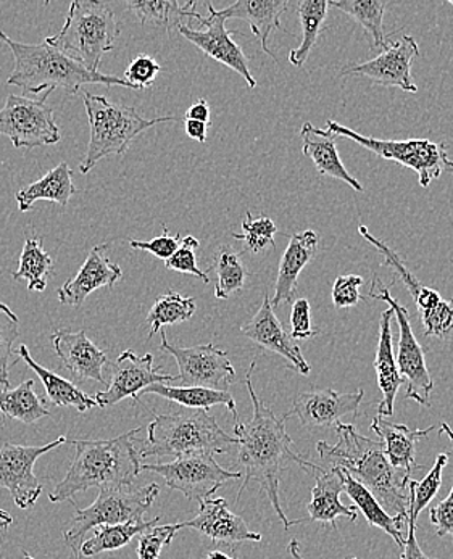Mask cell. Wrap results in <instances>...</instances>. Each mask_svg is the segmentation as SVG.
<instances>
[{
    "mask_svg": "<svg viewBox=\"0 0 453 559\" xmlns=\"http://www.w3.org/2000/svg\"><path fill=\"white\" fill-rule=\"evenodd\" d=\"M162 67L154 57L138 56L124 71L123 80L134 87V91L148 90L155 83V78L160 73Z\"/></svg>",
    "mask_w": 453,
    "mask_h": 559,
    "instance_id": "cell-46",
    "label": "cell"
},
{
    "mask_svg": "<svg viewBox=\"0 0 453 559\" xmlns=\"http://www.w3.org/2000/svg\"><path fill=\"white\" fill-rule=\"evenodd\" d=\"M306 471L312 473L317 480L312 490V501L307 507L309 518L306 521H314V523L337 528L339 518L357 520V508L346 507L341 501V493L344 492L343 471L337 467L317 466L313 463H307Z\"/></svg>",
    "mask_w": 453,
    "mask_h": 559,
    "instance_id": "cell-21",
    "label": "cell"
},
{
    "mask_svg": "<svg viewBox=\"0 0 453 559\" xmlns=\"http://www.w3.org/2000/svg\"><path fill=\"white\" fill-rule=\"evenodd\" d=\"M344 474V492L355 503V508L363 513L365 520L373 527L385 532L398 547H405L407 540L408 518L391 516L388 511L381 507L380 501L373 497L361 484H358L349 474Z\"/></svg>",
    "mask_w": 453,
    "mask_h": 559,
    "instance_id": "cell-29",
    "label": "cell"
},
{
    "mask_svg": "<svg viewBox=\"0 0 453 559\" xmlns=\"http://www.w3.org/2000/svg\"><path fill=\"white\" fill-rule=\"evenodd\" d=\"M320 331L314 330L312 323V308L307 298H299L293 301L290 311V337L297 338L317 337Z\"/></svg>",
    "mask_w": 453,
    "mask_h": 559,
    "instance_id": "cell-48",
    "label": "cell"
},
{
    "mask_svg": "<svg viewBox=\"0 0 453 559\" xmlns=\"http://www.w3.org/2000/svg\"><path fill=\"white\" fill-rule=\"evenodd\" d=\"M0 43L7 44L15 59V67L7 78V84L22 87L23 91L35 96L43 91L52 93L56 90H63L71 96H76L81 87L86 84L121 86L134 91V87L123 78L87 70L83 63L71 59L47 39L40 44H23L16 43L12 37L0 32Z\"/></svg>",
    "mask_w": 453,
    "mask_h": 559,
    "instance_id": "cell-4",
    "label": "cell"
},
{
    "mask_svg": "<svg viewBox=\"0 0 453 559\" xmlns=\"http://www.w3.org/2000/svg\"><path fill=\"white\" fill-rule=\"evenodd\" d=\"M199 246H201V242H199L195 237H181L178 250H176L171 259L165 262V267H167V270L178 271V273L192 274V276H198L199 280L208 284V274L205 273V271L199 270L198 260H195V250L199 249Z\"/></svg>",
    "mask_w": 453,
    "mask_h": 559,
    "instance_id": "cell-44",
    "label": "cell"
},
{
    "mask_svg": "<svg viewBox=\"0 0 453 559\" xmlns=\"http://www.w3.org/2000/svg\"><path fill=\"white\" fill-rule=\"evenodd\" d=\"M241 332L253 344L278 354L299 374L309 376L312 371V366L307 362L299 344L290 337L289 332L284 330L283 323L276 317L269 293L263 296L262 307L259 308L255 317L241 328Z\"/></svg>",
    "mask_w": 453,
    "mask_h": 559,
    "instance_id": "cell-20",
    "label": "cell"
},
{
    "mask_svg": "<svg viewBox=\"0 0 453 559\" xmlns=\"http://www.w3.org/2000/svg\"><path fill=\"white\" fill-rule=\"evenodd\" d=\"M429 521L436 527V534L439 537L453 535V487L448 498L439 501L438 504L429 510Z\"/></svg>",
    "mask_w": 453,
    "mask_h": 559,
    "instance_id": "cell-50",
    "label": "cell"
},
{
    "mask_svg": "<svg viewBox=\"0 0 453 559\" xmlns=\"http://www.w3.org/2000/svg\"><path fill=\"white\" fill-rule=\"evenodd\" d=\"M147 440L142 445L141 459L148 456L226 455L239 445L236 437L219 428L216 419L205 409L157 415L148 425Z\"/></svg>",
    "mask_w": 453,
    "mask_h": 559,
    "instance_id": "cell-5",
    "label": "cell"
},
{
    "mask_svg": "<svg viewBox=\"0 0 453 559\" xmlns=\"http://www.w3.org/2000/svg\"><path fill=\"white\" fill-rule=\"evenodd\" d=\"M207 271L216 274L215 297L228 298L242 290L246 286L247 267L242 262L241 253L235 252L231 247L222 246L216 252L213 263Z\"/></svg>",
    "mask_w": 453,
    "mask_h": 559,
    "instance_id": "cell-39",
    "label": "cell"
},
{
    "mask_svg": "<svg viewBox=\"0 0 453 559\" xmlns=\"http://www.w3.org/2000/svg\"><path fill=\"white\" fill-rule=\"evenodd\" d=\"M50 93L39 100L10 94L0 110V134L12 141L13 147L32 151L36 147L56 145L62 139L52 108L47 105Z\"/></svg>",
    "mask_w": 453,
    "mask_h": 559,
    "instance_id": "cell-11",
    "label": "cell"
},
{
    "mask_svg": "<svg viewBox=\"0 0 453 559\" xmlns=\"http://www.w3.org/2000/svg\"><path fill=\"white\" fill-rule=\"evenodd\" d=\"M195 310H198V307H195L194 298L181 296V294L174 293V290L164 294L152 305L147 320H145V323L151 326L148 337H154L162 328L174 326V324L191 320Z\"/></svg>",
    "mask_w": 453,
    "mask_h": 559,
    "instance_id": "cell-40",
    "label": "cell"
},
{
    "mask_svg": "<svg viewBox=\"0 0 453 559\" xmlns=\"http://www.w3.org/2000/svg\"><path fill=\"white\" fill-rule=\"evenodd\" d=\"M74 192H76V188L73 185V171L69 164L62 162L56 168L50 169L46 176L19 191L16 202H19L22 213L32 210V206L39 200H49V202L59 203L60 206H67Z\"/></svg>",
    "mask_w": 453,
    "mask_h": 559,
    "instance_id": "cell-31",
    "label": "cell"
},
{
    "mask_svg": "<svg viewBox=\"0 0 453 559\" xmlns=\"http://www.w3.org/2000/svg\"><path fill=\"white\" fill-rule=\"evenodd\" d=\"M23 559H35L32 557V555L28 554V551H23Z\"/></svg>",
    "mask_w": 453,
    "mask_h": 559,
    "instance_id": "cell-58",
    "label": "cell"
},
{
    "mask_svg": "<svg viewBox=\"0 0 453 559\" xmlns=\"http://www.w3.org/2000/svg\"><path fill=\"white\" fill-rule=\"evenodd\" d=\"M52 345L57 357L74 378L107 385L104 378L107 355L103 348L91 342L86 331H56L52 334Z\"/></svg>",
    "mask_w": 453,
    "mask_h": 559,
    "instance_id": "cell-23",
    "label": "cell"
},
{
    "mask_svg": "<svg viewBox=\"0 0 453 559\" xmlns=\"http://www.w3.org/2000/svg\"><path fill=\"white\" fill-rule=\"evenodd\" d=\"M327 9H330L327 0H302L297 5L300 23H302V43L297 49L290 50L289 62L294 67L306 66L320 33L323 32Z\"/></svg>",
    "mask_w": 453,
    "mask_h": 559,
    "instance_id": "cell-37",
    "label": "cell"
},
{
    "mask_svg": "<svg viewBox=\"0 0 453 559\" xmlns=\"http://www.w3.org/2000/svg\"><path fill=\"white\" fill-rule=\"evenodd\" d=\"M195 5H198L195 2L181 5L175 0H151V2L131 0V2H127V9L140 19L142 25L151 23L158 28H164L167 33H171V29L182 25V19L198 20L199 22L202 15H199Z\"/></svg>",
    "mask_w": 453,
    "mask_h": 559,
    "instance_id": "cell-34",
    "label": "cell"
},
{
    "mask_svg": "<svg viewBox=\"0 0 453 559\" xmlns=\"http://www.w3.org/2000/svg\"><path fill=\"white\" fill-rule=\"evenodd\" d=\"M336 445L320 440L317 452L323 467H337L365 487L385 510L408 518V484L412 476L389 463L381 440L361 436L351 425L336 426Z\"/></svg>",
    "mask_w": 453,
    "mask_h": 559,
    "instance_id": "cell-2",
    "label": "cell"
},
{
    "mask_svg": "<svg viewBox=\"0 0 453 559\" xmlns=\"http://www.w3.org/2000/svg\"><path fill=\"white\" fill-rule=\"evenodd\" d=\"M111 382L107 391L94 395L99 408L117 405L124 399H133L140 402V394L144 389L154 384H167L175 382L176 376L162 374V368H154V355L134 354L133 350H124L111 365Z\"/></svg>",
    "mask_w": 453,
    "mask_h": 559,
    "instance_id": "cell-15",
    "label": "cell"
},
{
    "mask_svg": "<svg viewBox=\"0 0 453 559\" xmlns=\"http://www.w3.org/2000/svg\"><path fill=\"white\" fill-rule=\"evenodd\" d=\"M363 389L339 394L334 389H312L294 400L293 409L286 413L287 418L296 415L306 428H336L344 416L358 418Z\"/></svg>",
    "mask_w": 453,
    "mask_h": 559,
    "instance_id": "cell-18",
    "label": "cell"
},
{
    "mask_svg": "<svg viewBox=\"0 0 453 559\" xmlns=\"http://www.w3.org/2000/svg\"><path fill=\"white\" fill-rule=\"evenodd\" d=\"M208 124L186 120V134L198 142H207Z\"/></svg>",
    "mask_w": 453,
    "mask_h": 559,
    "instance_id": "cell-53",
    "label": "cell"
},
{
    "mask_svg": "<svg viewBox=\"0 0 453 559\" xmlns=\"http://www.w3.org/2000/svg\"><path fill=\"white\" fill-rule=\"evenodd\" d=\"M392 317H394L392 308L381 313L380 342H378L377 358H374L378 388L383 394V400L378 405V413L383 418L394 415L395 399H397L398 389L404 384L395 361L394 348H392Z\"/></svg>",
    "mask_w": 453,
    "mask_h": 559,
    "instance_id": "cell-28",
    "label": "cell"
},
{
    "mask_svg": "<svg viewBox=\"0 0 453 559\" xmlns=\"http://www.w3.org/2000/svg\"><path fill=\"white\" fill-rule=\"evenodd\" d=\"M449 464L448 453H441L434 461V466L429 471L428 476L418 483L410 480L408 484V498H410V507H408V520L417 523L419 513L434 500L439 489L442 486V473Z\"/></svg>",
    "mask_w": 453,
    "mask_h": 559,
    "instance_id": "cell-41",
    "label": "cell"
},
{
    "mask_svg": "<svg viewBox=\"0 0 453 559\" xmlns=\"http://www.w3.org/2000/svg\"><path fill=\"white\" fill-rule=\"evenodd\" d=\"M287 9H289L287 0H238L233 5L218 10V15L225 20L238 19L249 23L263 52L269 53L275 62H278L275 53L270 50L269 40L275 29L283 28L281 16Z\"/></svg>",
    "mask_w": 453,
    "mask_h": 559,
    "instance_id": "cell-26",
    "label": "cell"
},
{
    "mask_svg": "<svg viewBox=\"0 0 453 559\" xmlns=\"http://www.w3.org/2000/svg\"><path fill=\"white\" fill-rule=\"evenodd\" d=\"M141 471H151L164 477L168 489L178 490L188 500L201 501L212 497L228 480L241 479V473L225 469L212 455L178 456L170 463L141 464Z\"/></svg>",
    "mask_w": 453,
    "mask_h": 559,
    "instance_id": "cell-12",
    "label": "cell"
},
{
    "mask_svg": "<svg viewBox=\"0 0 453 559\" xmlns=\"http://www.w3.org/2000/svg\"><path fill=\"white\" fill-rule=\"evenodd\" d=\"M19 335V317L10 310L9 305L0 304V385L3 389H10L9 361Z\"/></svg>",
    "mask_w": 453,
    "mask_h": 559,
    "instance_id": "cell-43",
    "label": "cell"
},
{
    "mask_svg": "<svg viewBox=\"0 0 453 559\" xmlns=\"http://www.w3.org/2000/svg\"><path fill=\"white\" fill-rule=\"evenodd\" d=\"M0 416L3 423L13 419L29 426L50 416V409L43 396L36 394L35 381L28 379L19 388L0 389Z\"/></svg>",
    "mask_w": 453,
    "mask_h": 559,
    "instance_id": "cell-32",
    "label": "cell"
},
{
    "mask_svg": "<svg viewBox=\"0 0 453 559\" xmlns=\"http://www.w3.org/2000/svg\"><path fill=\"white\" fill-rule=\"evenodd\" d=\"M208 16L199 20L205 29H192L191 26L179 25L178 32L182 37L194 44L202 52L207 53L210 59L216 60L222 66L231 68L236 73L245 78L247 86L255 90L257 80L250 73L249 60L245 50L233 39V32L226 29V20L218 15V10L212 3H207Z\"/></svg>",
    "mask_w": 453,
    "mask_h": 559,
    "instance_id": "cell-16",
    "label": "cell"
},
{
    "mask_svg": "<svg viewBox=\"0 0 453 559\" xmlns=\"http://www.w3.org/2000/svg\"><path fill=\"white\" fill-rule=\"evenodd\" d=\"M361 286H363V277L357 276V274H346V276L337 277L333 286L334 307H355L361 300Z\"/></svg>",
    "mask_w": 453,
    "mask_h": 559,
    "instance_id": "cell-49",
    "label": "cell"
},
{
    "mask_svg": "<svg viewBox=\"0 0 453 559\" xmlns=\"http://www.w3.org/2000/svg\"><path fill=\"white\" fill-rule=\"evenodd\" d=\"M257 361L250 362L249 371L246 374L247 391H249L250 399H252L253 416L249 423L241 425L236 423L235 436L239 442L238 463L239 466L245 467L242 474V486L239 489L238 498L241 500V495L245 493L247 486L250 483H257L266 492V497L272 501L273 510L278 514L281 523L284 528H290L294 524L306 523L303 520L289 521L283 507H281L279 498V483L281 474L290 467V464L297 463L303 471H306L307 463L299 455L294 452V440L287 433L286 423L287 415L278 418L272 412L270 406H266L259 395L255 394V389L252 384L253 369H255Z\"/></svg>",
    "mask_w": 453,
    "mask_h": 559,
    "instance_id": "cell-1",
    "label": "cell"
},
{
    "mask_svg": "<svg viewBox=\"0 0 453 559\" xmlns=\"http://www.w3.org/2000/svg\"><path fill=\"white\" fill-rule=\"evenodd\" d=\"M108 246L93 247L87 253L86 262L78 271L76 276L67 281L59 289V301L71 307H81L94 290L111 287L123 280L120 264L111 262L107 255Z\"/></svg>",
    "mask_w": 453,
    "mask_h": 559,
    "instance_id": "cell-22",
    "label": "cell"
},
{
    "mask_svg": "<svg viewBox=\"0 0 453 559\" xmlns=\"http://www.w3.org/2000/svg\"><path fill=\"white\" fill-rule=\"evenodd\" d=\"M84 108L90 120L91 139L80 164L87 175L105 157L123 155L142 132L162 123H175V117L144 118L136 108L114 104L104 96L84 93Z\"/></svg>",
    "mask_w": 453,
    "mask_h": 559,
    "instance_id": "cell-6",
    "label": "cell"
},
{
    "mask_svg": "<svg viewBox=\"0 0 453 559\" xmlns=\"http://www.w3.org/2000/svg\"><path fill=\"white\" fill-rule=\"evenodd\" d=\"M160 350L171 355L179 368L176 381L181 388H207L213 391H228L236 381L235 366L229 361L228 352L213 344L198 347H175L162 332Z\"/></svg>",
    "mask_w": 453,
    "mask_h": 559,
    "instance_id": "cell-13",
    "label": "cell"
},
{
    "mask_svg": "<svg viewBox=\"0 0 453 559\" xmlns=\"http://www.w3.org/2000/svg\"><path fill=\"white\" fill-rule=\"evenodd\" d=\"M12 524H13L12 514L7 513L5 510H2V508H0V528H2V531H7V528L12 526Z\"/></svg>",
    "mask_w": 453,
    "mask_h": 559,
    "instance_id": "cell-55",
    "label": "cell"
},
{
    "mask_svg": "<svg viewBox=\"0 0 453 559\" xmlns=\"http://www.w3.org/2000/svg\"><path fill=\"white\" fill-rule=\"evenodd\" d=\"M441 433H445V436L449 437V440H451L453 445V430L451 426L448 425V423H444V425H441Z\"/></svg>",
    "mask_w": 453,
    "mask_h": 559,
    "instance_id": "cell-57",
    "label": "cell"
},
{
    "mask_svg": "<svg viewBox=\"0 0 453 559\" xmlns=\"http://www.w3.org/2000/svg\"><path fill=\"white\" fill-rule=\"evenodd\" d=\"M371 430L383 442L389 463L395 469L405 471L412 476L415 469H421V466H417V463H415L418 440L425 439L429 433L438 430V426H431L426 430H412L408 426L395 425L383 416H377L371 423Z\"/></svg>",
    "mask_w": 453,
    "mask_h": 559,
    "instance_id": "cell-27",
    "label": "cell"
},
{
    "mask_svg": "<svg viewBox=\"0 0 453 559\" xmlns=\"http://www.w3.org/2000/svg\"><path fill=\"white\" fill-rule=\"evenodd\" d=\"M205 559H235V558L229 557V555L223 554V551L215 550V551H210V554L207 555V558H205Z\"/></svg>",
    "mask_w": 453,
    "mask_h": 559,
    "instance_id": "cell-56",
    "label": "cell"
},
{
    "mask_svg": "<svg viewBox=\"0 0 453 559\" xmlns=\"http://www.w3.org/2000/svg\"><path fill=\"white\" fill-rule=\"evenodd\" d=\"M16 357L22 358V361H25L26 365L35 371L37 378L43 382L47 399H49L53 405L74 408L78 413H87L96 408L97 403L94 396L87 395L86 392L76 388L73 382L67 381L62 376L56 374V372L44 368L39 362L33 360L28 347H26L25 344L16 350Z\"/></svg>",
    "mask_w": 453,
    "mask_h": 559,
    "instance_id": "cell-30",
    "label": "cell"
},
{
    "mask_svg": "<svg viewBox=\"0 0 453 559\" xmlns=\"http://www.w3.org/2000/svg\"><path fill=\"white\" fill-rule=\"evenodd\" d=\"M158 493H160L158 484H148L138 490L100 489L96 501L91 507L76 511L69 528L63 532V540L73 550L76 559H83L81 547L91 528L141 521L157 500Z\"/></svg>",
    "mask_w": 453,
    "mask_h": 559,
    "instance_id": "cell-8",
    "label": "cell"
},
{
    "mask_svg": "<svg viewBox=\"0 0 453 559\" xmlns=\"http://www.w3.org/2000/svg\"><path fill=\"white\" fill-rule=\"evenodd\" d=\"M52 270L53 262L44 250L43 239L28 237L20 255L19 270L13 271L12 277L15 281H26L29 293H44Z\"/></svg>",
    "mask_w": 453,
    "mask_h": 559,
    "instance_id": "cell-35",
    "label": "cell"
},
{
    "mask_svg": "<svg viewBox=\"0 0 453 559\" xmlns=\"http://www.w3.org/2000/svg\"><path fill=\"white\" fill-rule=\"evenodd\" d=\"M330 7L351 16L358 25L363 26L373 39V47L385 49L388 37L384 33L385 0H331Z\"/></svg>",
    "mask_w": 453,
    "mask_h": 559,
    "instance_id": "cell-38",
    "label": "cell"
},
{
    "mask_svg": "<svg viewBox=\"0 0 453 559\" xmlns=\"http://www.w3.org/2000/svg\"><path fill=\"white\" fill-rule=\"evenodd\" d=\"M179 527L194 528L216 545H236L245 542H260L262 535L250 531L246 521L229 510L225 498H207L199 503V511L192 520L179 523Z\"/></svg>",
    "mask_w": 453,
    "mask_h": 559,
    "instance_id": "cell-19",
    "label": "cell"
},
{
    "mask_svg": "<svg viewBox=\"0 0 453 559\" xmlns=\"http://www.w3.org/2000/svg\"><path fill=\"white\" fill-rule=\"evenodd\" d=\"M67 442L69 439L60 436L53 442L40 447L15 445L10 442L0 445V487L9 490L20 510L35 507L43 495V484L33 471L36 461Z\"/></svg>",
    "mask_w": 453,
    "mask_h": 559,
    "instance_id": "cell-14",
    "label": "cell"
},
{
    "mask_svg": "<svg viewBox=\"0 0 453 559\" xmlns=\"http://www.w3.org/2000/svg\"><path fill=\"white\" fill-rule=\"evenodd\" d=\"M327 130L337 138H347L357 142L361 147L374 152L384 160L395 162L418 173L419 186L429 188L442 173H453V162L449 157L448 145L432 142L429 139H408V141H384V139L368 138L358 134L350 128L343 127L336 121H327Z\"/></svg>",
    "mask_w": 453,
    "mask_h": 559,
    "instance_id": "cell-9",
    "label": "cell"
},
{
    "mask_svg": "<svg viewBox=\"0 0 453 559\" xmlns=\"http://www.w3.org/2000/svg\"><path fill=\"white\" fill-rule=\"evenodd\" d=\"M318 243H320V237L314 230H303L289 237V243L281 257L275 296L270 298L273 310H276L279 305L293 304L297 281L303 267L317 257Z\"/></svg>",
    "mask_w": 453,
    "mask_h": 559,
    "instance_id": "cell-24",
    "label": "cell"
},
{
    "mask_svg": "<svg viewBox=\"0 0 453 559\" xmlns=\"http://www.w3.org/2000/svg\"><path fill=\"white\" fill-rule=\"evenodd\" d=\"M289 555L293 559H306L302 557V551H300V544L296 540V538H293V540L289 542ZM346 559H357V558H346Z\"/></svg>",
    "mask_w": 453,
    "mask_h": 559,
    "instance_id": "cell-54",
    "label": "cell"
},
{
    "mask_svg": "<svg viewBox=\"0 0 453 559\" xmlns=\"http://www.w3.org/2000/svg\"><path fill=\"white\" fill-rule=\"evenodd\" d=\"M276 228L273 219L266 216L253 218L252 213H246V219L242 222V234L233 233V239L242 240L246 242L247 250L250 252L259 253L263 250L275 247Z\"/></svg>",
    "mask_w": 453,
    "mask_h": 559,
    "instance_id": "cell-42",
    "label": "cell"
},
{
    "mask_svg": "<svg viewBox=\"0 0 453 559\" xmlns=\"http://www.w3.org/2000/svg\"><path fill=\"white\" fill-rule=\"evenodd\" d=\"M120 34L114 10L105 2L74 0L70 3L65 25L56 36L46 37L90 71H99L104 56L115 46Z\"/></svg>",
    "mask_w": 453,
    "mask_h": 559,
    "instance_id": "cell-7",
    "label": "cell"
},
{
    "mask_svg": "<svg viewBox=\"0 0 453 559\" xmlns=\"http://www.w3.org/2000/svg\"><path fill=\"white\" fill-rule=\"evenodd\" d=\"M158 395L164 396L168 402L178 403L188 409H205L208 412L212 406L223 405L233 413L235 423L238 421V406H236L235 399L228 391H213L207 388H174L168 384H154L151 388L144 389L141 396L144 395Z\"/></svg>",
    "mask_w": 453,
    "mask_h": 559,
    "instance_id": "cell-33",
    "label": "cell"
},
{
    "mask_svg": "<svg viewBox=\"0 0 453 559\" xmlns=\"http://www.w3.org/2000/svg\"><path fill=\"white\" fill-rule=\"evenodd\" d=\"M451 304H453V298H452V300H451Z\"/></svg>",
    "mask_w": 453,
    "mask_h": 559,
    "instance_id": "cell-60",
    "label": "cell"
},
{
    "mask_svg": "<svg viewBox=\"0 0 453 559\" xmlns=\"http://www.w3.org/2000/svg\"><path fill=\"white\" fill-rule=\"evenodd\" d=\"M179 528V524H167L142 532L138 542V559L160 558L162 550L174 542Z\"/></svg>",
    "mask_w": 453,
    "mask_h": 559,
    "instance_id": "cell-45",
    "label": "cell"
},
{
    "mask_svg": "<svg viewBox=\"0 0 453 559\" xmlns=\"http://www.w3.org/2000/svg\"><path fill=\"white\" fill-rule=\"evenodd\" d=\"M368 296L388 304L389 308L394 311L395 318H397L401 337H398V352L395 361H397L402 379L407 382L405 396L415 400L418 405L431 406V392L434 389V381H432L428 366H426L425 350H422L418 338L415 337L410 313L404 305L398 304L391 296V287L385 286L378 276L373 277Z\"/></svg>",
    "mask_w": 453,
    "mask_h": 559,
    "instance_id": "cell-10",
    "label": "cell"
},
{
    "mask_svg": "<svg viewBox=\"0 0 453 559\" xmlns=\"http://www.w3.org/2000/svg\"><path fill=\"white\" fill-rule=\"evenodd\" d=\"M141 429L108 440H73L74 459L69 473L49 495L52 503L73 500L91 487L130 489L141 474V455L134 437Z\"/></svg>",
    "mask_w": 453,
    "mask_h": 559,
    "instance_id": "cell-3",
    "label": "cell"
},
{
    "mask_svg": "<svg viewBox=\"0 0 453 559\" xmlns=\"http://www.w3.org/2000/svg\"><path fill=\"white\" fill-rule=\"evenodd\" d=\"M449 3H451V5L453 7V0H449Z\"/></svg>",
    "mask_w": 453,
    "mask_h": 559,
    "instance_id": "cell-59",
    "label": "cell"
},
{
    "mask_svg": "<svg viewBox=\"0 0 453 559\" xmlns=\"http://www.w3.org/2000/svg\"><path fill=\"white\" fill-rule=\"evenodd\" d=\"M210 117H212V114H210L208 102L205 99H199L186 111V120L201 121V123L208 124V127Z\"/></svg>",
    "mask_w": 453,
    "mask_h": 559,
    "instance_id": "cell-52",
    "label": "cell"
},
{
    "mask_svg": "<svg viewBox=\"0 0 453 559\" xmlns=\"http://www.w3.org/2000/svg\"><path fill=\"white\" fill-rule=\"evenodd\" d=\"M300 138L303 142V155L313 162L318 175L330 176L337 181L346 182L354 191L363 192V186L358 179L347 171L339 154H337L336 141L337 135L333 131L320 130L312 123H306L300 130Z\"/></svg>",
    "mask_w": 453,
    "mask_h": 559,
    "instance_id": "cell-25",
    "label": "cell"
},
{
    "mask_svg": "<svg viewBox=\"0 0 453 559\" xmlns=\"http://www.w3.org/2000/svg\"><path fill=\"white\" fill-rule=\"evenodd\" d=\"M419 56L417 40L412 36H402L395 43H388L383 52L363 63L344 68L343 74H357L374 81L384 87H398L405 93H418V86L412 80V63Z\"/></svg>",
    "mask_w": 453,
    "mask_h": 559,
    "instance_id": "cell-17",
    "label": "cell"
},
{
    "mask_svg": "<svg viewBox=\"0 0 453 559\" xmlns=\"http://www.w3.org/2000/svg\"><path fill=\"white\" fill-rule=\"evenodd\" d=\"M158 521H160V516L154 518L147 523L141 520L117 524V526L96 527V534L90 540H84L83 547H81V558H91L94 555L104 554V551L120 550V548L127 547L131 538L136 537L138 534L157 526Z\"/></svg>",
    "mask_w": 453,
    "mask_h": 559,
    "instance_id": "cell-36",
    "label": "cell"
},
{
    "mask_svg": "<svg viewBox=\"0 0 453 559\" xmlns=\"http://www.w3.org/2000/svg\"><path fill=\"white\" fill-rule=\"evenodd\" d=\"M404 554H402L401 559H429L422 554L421 548H419V544L417 540V523L408 520L407 524V540H405V547L402 548Z\"/></svg>",
    "mask_w": 453,
    "mask_h": 559,
    "instance_id": "cell-51",
    "label": "cell"
},
{
    "mask_svg": "<svg viewBox=\"0 0 453 559\" xmlns=\"http://www.w3.org/2000/svg\"><path fill=\"white\" fill-rule=\"evenodd\" d=\"M179 240H181V236H179V234H171L167 225H164V234H162V236L155 237V239L148 240V242H144V240H131L130 246L131 249L152 253V255L157 257V259L167 262L168 259L174 257L176 250H178Z\"/></svg>",
    "mask_w": 453,
    "mask_h": 559,
    "instance_id": "cell-47",
    "label": "cell"
}]
</instances>
